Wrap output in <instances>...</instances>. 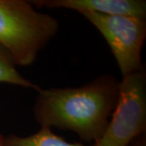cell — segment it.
Here are the masks:
<instances>
[{
    "label": "cell",
    "instance_id": "cell-6",
    "mask_svg": "<svg viewBox=\"0 0 146 146\" xmlns=\"http://www.w3.org/2000/svg\"><path fill=\"white\" fill-rule=\"evenodd\" d=\"M3 146H87L80 143H70L53 132L50 127L43 126L31 136H19L11 134L4 136ZM89 146H95V145Z\"/></svg>",
    "mask_w": 146,
    "mask_h": 146
},
{
    "label": "cell",
    "instance_id": "cell-7",
    "mask_svg": "<svg viewBox=\"0 0 146 146\" xmlns=\"http://www.w3.org/2000/svg\"><path fill=\"white\" fill-rule=\"evenodd\" d=\"M0 83L15 84L25 89H34L36 92L41 89L29 80L21 76L16 69V65L10 53L2 46H0Z\"/></svg>",
    "mask_w": 146,
    "mask_h": 146
},
{
    "label": "cell",
    "instance_id": "cell-2",
    "mask_svg": "<svg viewBox=\"0 0 146 146\" xmlns=\"http://www.w3.org/2000/svg\"><path fill=\"white\" fill-rule=\"evenodd\" d=\"M58 21L29 1L0 0V46L16 66H29L58 32Z\"/></svg>",
    "mask_w": 146,
    "mask_h": 146
},
{
    "label": "cell",
    "instance_id": "cell-5",
    "mask_svg": "<svg viewBox=\"0 0 146 146\" xmlns=\"http://www.w3.org/2000/svg\"><path fill=\"white\" fill-rule=\"evenodd\" d=\"M33 6L47 8H65L92 11L104 15L136 16L145 19V0H36L29 1Z\"/></svg>",
    "mask_w": 146,
    "mask_h": 146
},
{
    "label": "cell",
    "instance_id": "cell-3",
    "mask_svg": "<svg viewBox=\"0 0 146 146\" xmlns=\"http://www.w3.org/2000/svg\"><path fill=\"white\" fill-rule=\"evenodd\" d=\"M146 131V72L145 67L123 77L118 102L103 135L95 146H128Z\"/></svg>",
    "mask_w": 146,
    "mask_h": 146
},
{
    "label": "cell",
    "instance_id": "cell-1",
    "mask_svg": "<svg viewBox=\"0 0 146 146\" xmlns=\"http://www.w3.org/2000/svg\"><path fill=\"white\" fill-rule=\"evenodd\" d=\"M119 83L112 75H102L80 87L40 89L34 118L42 127L72 131L82 141L95 143L117 105Z\"/></svg>",
    "mask_w": 146,
    "mask_h": 146
},
{
    "label": "cell",
    "instance_id": "cell-9",
    "mask_svg": "<svg viewBox=\"0 0 146 146\" xmlns=\"http://www.w3.org/2000/svg\"><path fill=\"white\" fill-rule=\"evenodd\" d=\"M3 140H4V136L0 133V146H3Z\"/></svg>",
    "mask_w": 146,
    "mask_h": 146
},
{
    "label": "cell",
    "instance_id": "cell-4",
    "mask_svg": "<svg viewBox=\"0 0 146 146\" xmlns=\"http://www.w3.org/2000/svg\"><path fill=\"white\" fill-rule=\"evenodd\" d=\"M80 14L106 41L123 78L144 68L141 50L146 38L145 19L104 15L92 11H83Z\"/></svg>",
    "mask_w": 146,
    "mask_h": 146
},
{
    "label": "cell",
    "instance_id": "cell-8",
    "mask_svg": "<svg viewBox=\"0 0 146 146\" xmlns=\"http://www.w3.org/2000/svg\"><path fill=\"white\" fill-rule=\"evenodd\" d=\"M128 146H146L145 133H143L131 141Z\"/></svg>",
    "mask_w": 146,
    "mask_h": 146
}]
</instances>
